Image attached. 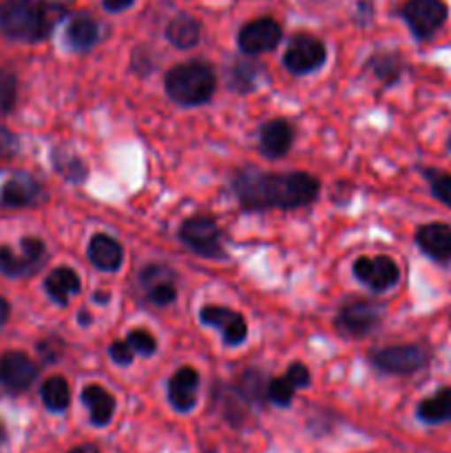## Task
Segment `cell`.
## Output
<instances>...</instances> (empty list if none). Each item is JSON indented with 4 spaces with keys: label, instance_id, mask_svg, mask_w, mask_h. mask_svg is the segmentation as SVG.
<instances>
[{
    "label": "cell",
    "instance_id": "1",
    "mask_svg": "<svg viewBox=\"0 0 451 453\" xmlns=\"http://www.w3.org/2000/svg\"><path fill=\"white\" fill-rule=\"evenodd\" d=\"M234 197L243 211H294L318 197L321 181L310 173H261L243 168L233 180Z\"/></svg>",
    "mask_w": 451,
    "mask_h": 453
},
{
    "label": "cell",
    "instance_id": "2",
    "mask_svg": "<svg viewBox=\"0 0 451 453\" xmlns=\"http://www.w3.org/2000/svg\"><path fill=\"white\" fill-rule=\"evenodd\" d=\"M166 93L180 106H202L217 88V75L208 62L190 60L172 66L166 73Z\"/></svg>",
    "mask_w": 451,
    "mask_h": 453
},
{
    "label": "cell",
    "instance_id": "3",
    "mask_svg": "<svg viewBox=\"0 0 451 453\" xmlns=\"http://www.w3.org/2000/svg\"><path fill=\"white\" fill-rule=\"evenodd\" d=\"M53 27L47 4L40 0H3L0 3V31L13 40L38 42L47 38Z\"/></svg>",
    "mask_w": 451,
    "mask_h": 453
},
{
    "label": "cell",
    "instance_id": "4",
    "mask_svg": "<svg viewBox=\"0 0 451 453\" xmlns=\"http://www.w3.org/2000/svg\"><path fill=\"white\" fill-rule=\"evenodd\" d=\"M180 242L203 259H226L221 230L210 217H190L181 224Z\"/></svg>",
    "mask_w": 451,
    "mask_h": 453
},
{
    "label": "cell",
    "instance_id": "5",
    "mask_svg": "<svg viewBox=\"0 0 451 453\" xmlns=\"http://www.w3.org/2000/svg\"><path fill=\"white\" fill-rule=\"evenodd\" d=\"M383 305L374 301H349L340 308L334 326L336 332L345 339H365L383 323Z\"/></svg>",
    "mask_w": 451,
    "mask_h": 453
},
{
    "label": "cell",
    "instance_id": "6",
    "mask_svg": "<svg viewBox=\"0 0 451 453\" xmlns=\"http://www.w3.org/2000/svg\"><path fill=\"white\" fill-rule=\"evenodd\" d=\"M47 259V248L40 239L25 237L20 242V252L9 246H0V273L9 279H20L35 274Z\"/></svg>",
    "mask_w": 451,
    "mask_h": 453
},
{
    "label": "cell",
    "instance_id": "7",
    "mask_svg": "<svg viewBox=\"0 0 451 453\" xmlns=\"http://www.w3.org/2000/svg\"><path fill=\"white\" fill-rule=\"evenodd\" d=\"M370 358L385 374L407 376L427 365L429 352L423 345H392V348L376 349Z\"/></svg>",
    "mask_w": 451,
    "mask_h": 453
},
{
    "label": "cell",
    "instance_id": "8",
    "mask_svg": "<svg viewBox=\"0 0 451 453\" xmlns=\"http://www.w3.org/2000/svg\"><path fill=\"white\" fill-rule=\"evenodd\" d=\"M325 44L321 42L318 38L308 34H301L296 35L294 40L290 42L287 47L286 56H283V65L290 73L296 75H305V73H312V71L321 69L325 65Z\"/></svg>",
    "mask_w": 451,
    "mask_h": 453
},
{
    "label": "cell",
    "instance_id": "9",
    "mask_svg": "<svg viewBox=\"0 0 451 453\" xmlns=\"http://www.w3.org/2000/svg\"><path fill=\"white\" fill-rule=\"evenodd\" d=\"M175 279V273H172L168 265L153 264L146 265V268L141 270L140 277H137V283H140L141 295H144V299L149 301L150 305L164 308V305L175 303L177 299Z\"/></svg>",
    "mask_w": 451,
    "mask_h": 453
},
{
    "label": "cell",
    "instance_id": "10",
    "mask_svg": "<svg viewBox=\"0 0 451 453\" xmlns=\"http://www.w3.org/2000/svg\"><path fill=\"white\" fill-rule=\"evenodd\" d=\"M354 277L371 292H385L401 279V270L389 257H358L352 268Z\"/></svg>",
    "mask_w": 451,
    "mask_h": 453
},
{
    "label": "cell",
    "instance_id": "11",
    "mask_svg": "<svg viewBox=\"0 0 451 453\" xmlns=\"http://www.w3.org/2000/svg\"><path fill=\"white\" fill-rule=\"evenodd\" d=\"M402 18L416 38H429L447 20V7L442 0H409L402 7Z\"/></svg>",
    "mask_w": 451,
    "mask_h": 453
},
{
    "label": "cell",
    "instance_id": "12",
    "mask_svg": "<svg viewBox=\"0 0 451 453\" xmlns=\"http://www.w3.org/2000/svg\"><path fill=\"white\" fill-rule=\"evenodd\" d=\"M38 376V367L25 352H4L0 357V388L4 392L22 394Z\"/></svg>",
    "mask_w": 451,
    "mask_h": 453
},
{
    "label": "cell",
    "instance_id": "13",
    "mask_svg": "<svg viewBox=\"0 0 451 453\" xmlns=\"http://www.w3.org/2000/svg\"><path fill=\"white\" fill-rule=\"evenodd\" d=\"M199 321L203 326H210L215 330L221 332V339L226 345L234 348V345H241L248 339V323L234 310L224 308V305H206V308L199 310Z\"/></svg>",
    "mask_w": 451,
    "mask_h": 453
},
{
    "label": "cell",
    "instance_id": "14",
    "mask_svg": "<svg viewBox=\"0 0 451 453\" xmlns=\"http://www.w3.org/2000/svg\"><path fill=\"white\" fill-rule=\"evenodd\" d=\"M281 25H279L274 18H259V20H252L239 31V49L243 53H268L281 42Z\"/></svg>",
    "mask_w": 451,
    "mask_h": 453
},
{
    "label": "cell",
    "instance_id": "15",
    "mask_svg": "<svg viewBox=\"0 0 451 453\" xmlns=\"http://www.w3.org/2000/svg\"><path fill=\"white\" fill-rule=\"evenodd\" d=\"M199 374L195 367H180L168 380V403L180 414H188L197 405Z\"/></svg>",
    "mask_w": 451,
    "mask_h": 453
},
{
    "label": "cell",
    "instance_id": "16",
    "mask_svg": "<svg viewBox=\"0 0 451 453\" xmlns=\"http://www.w3.org/2000/svg\"><path fill=\"white\" fill-rule=\"evenodd\" d=\"M42 197V186L27 173H18L7 180L0 188V206L4 208H27L38 203Z\"/></svg>",
    "mask_w": 451,
    "mask_h": 453
},
{
    "label": "cell",
    "instance_id": "17",
    "mask_svg": "<svg viewBox=\"0 0 451 453\" xmlns=\"http://www.w3.org/2000/svg\"><path fill=\"white\" fill-rule=\"evenodd\" d=\"M292 142H294V128L287 119H270L261 127L259 131V150L264 157L268 159H279L292 149Z\"/></svg>",
    "mask_w": 451,
    "mask_h": 453
},
{
    "label": "cell",
    "instance_id": "18",
    "mask_svg": "<svg viewBox=\"0 0 451 453\" xmlns=\"http://www.w3.org/2000/svg\"><path fill=\"white\" fill-rule=\"evenodd\" d=\"M416 246L429 259L445 264L451 261V226L449 224H424L416 233Z\"/></svg>",
    "mask_w": 451,
    "mask_h": 453
},
{
    "label": "cell",
    "instance_id": "19",
    "mask_svg": "<svg viewBox=\"0 0 451 453\" xmlns=\"http://www.w3.org/2000/svg\"><path fill=\"white\" fill-rule=\"evenodd\" d=\"M88 259L102 273H118L124 261V248L109 234H93L88 242Z\"/></svg>",
    "mask_w": 451,
    "mask_h": 453
},
{
    "label": "cell",
    "instance_id": "20",
    "mask_svg": "<svg viewBox=\"0 0 451 453\" xmlns=\"http://www.w3.org/2000/svg\"><path fill=\"white\" fill-rule=\"evenodd\" d=\"M82 403L87 405L91 425L104 427L111 423L115 414V398L102 385H87L82 392Z\"/></svg>",
    "mask_w": 451,
    "mask_h": 453
},
{
    "label": "cell",
    "instance_id": "21",
    "mask_svg": "<svg viewBox=\"0 0 451 453\" xmlns=\"http://www.w3.org/2000/svg\"><path fill=\"white\" fill-rule=\"evenodd\" d=\"M44 290H47L49 299L57 305L69 303V296L78 295L82 290V283L75 270L71 268H56L44 281Z\"/></svg>",
    "mask_w": 451,
    "mask_h": 453
},
{
    "label": "cell",
    "instance_id": "22",
    "mask_svg": "<svg viewBox=\"0 0 451 453\" xmlns=\"http://www.w3.org/2000/svg\"><path fill=\"white\" fill-rule=\"evenodd\" d=\"M100 40V27L87 13H78L66 25V42L75 51H87Z\"/></svg>",
    "mask_w": 451,
    "mask_h": 453
},
{
    "label": "cell",
    "instance_id": "23",
    "mask_svg": "<svg viewBox=\"0 0 451 453\" xmlns=\"http://www.w3.org/2000/svg\"><path fill=\"white\" fill-rule=\"evenodd\" d=\"M416 416H418V420H423L424 425L451 423V388L438 389L433 396L420 401Z\"/></svg>",
    "mask_w": 451,
    "mask_h": 453
},
{
    "label": "cell",
    "instance_id": "24",
    "mask_svg": "<svg viewBox=\"0 0 451 453\" xmlns=\"http://www.w3.org/2000/svg\"><path fill=\"white\" fill-rule=\"evenodd\" d=\"M199 34H202V27L188 13H180L177 18H172L166 27V38L168 42L175 44L177 49H190L199 42Z\"/></svg>",
    "mask_w": 451,
    "mask_h": 453
},
{
    "label": "cell",
    "instance_id": "25",
    "mask_svg": "<svg viewBox=\"0 0 451 453\" xmlns=\"http://www.w3.org/2000/svg\"><path fill=\"white\" fill-rule=\"evenodd\" d=\"M40 398H42L44 407H47L49 411L60 414V411H65L71 403L69 383H66L62 376H51V379L44 380L42 388H40Z\"/></svg>",
    "mask_w": 451,
    "mask_h": 453
},
{
    "label": "cell",
    "instance_id": "26",
    "mask_svg": "<svg viewBox=\"0 0 451 453\" xmlns=\"http://www.w3.org/2000/svg\"><path fill=\"white\" fill-rule=\"evenodd\" d=\"M239 392H241L243 401L264 403L268 398V383H264V376L259 372L250 370L239 380Z\"/></svg>",
    "mask_w": 451,
    "mask_h": 453
},
{
    "label": "cell",
    "instance_id": "27",
    "mask_svg": "<svg viewBox=\"0 0 451 453\" xmlns=\"http://www.w3.org/2000/svg\"><path fill=\"white\" fill-rule=\"evenodd\" d=\"M256 78H259V66L252 62H239L230 69V87L234 91H252L256 87Z\"/></svg>",
    "mask_w": 451,
    "mask_h": 453
},
{
    "label": "cell",
    "instance_id": "28",
    "mask_svg": "<svg viewBox=\"0 0 451 453\" xmlns=\"http://www.w3.org/2000/svg\"><path fill=\"white\" fill-rule=\"evenodd\" d=\"M370 69L374 71L376 78L385 84L396 82L398 75H401V62H398L396 56H389V53H383V56L371 58Z\"/></svg>",
    "mask_w": 451,
    "mask_h": 453
},
{
    "label": "cell",
    "instance_id": "29",
    "mask_svg": "<svg viewBox=\"0 0 451 453\" xmlns=\"http://www.w3.org/2000/svg\"><path fill=\"white\" fill-rule=\"evenodd\" d=\"M294 392H296V385L292 383L287 376L268 380V401L274 403L277 407H290L292 398H294Z\"/></svg>",
    "mask_w": 451,
    "mask_h": 453
},
{
    "label": "cell",
    "instance_id": "30",
    "mask_svg": "<svg viewBox=\"0 0 451 453\" xmlns=\"http://www.w3.org/2000/svg\"><path fill=\"white\" fill-rule=\"evenodd\" d=\"M124 341H126L128 348L133 349V354H140V357H153V354L157 352V339H155L149 330H144V327L131 330Z\"/></svg>",
    "mask_w": 451,
    "mask_h": 453
},
{
    "label": "cell",
    "instance_id": "31",
    "mask_svg": "<svg viewBox=\"0 0 451 453\" xmlns=\"http://www.w3.org/2000/svg\"><path fill=\"white\" fill-rule=\"evenodd\" d=\"M56 168L62 173V177L69 181H73V184H80V181L87 180V164L82 162L80 157H75V155H69V157H60V155H56Z\"/></svg>",
    "mask_w": 451,
    "mask_h": 453
},
{
    "label": "cell",
    "instance_id": "32",
    "mask_svg": "<svg viewBox=\"0 0 451 453\" xmlns=\"http://www.w3.org/2000/svg\"><path fill=\"white\" fill-rule=\"evenodd\" d=\"M18 80L11 71H0V115H7L16 106Z\"/></svg>",
    "mask_w": 451,
    "mask_h": 453
},
{
    "label": "cell",
    "instance_id": "33",
    "mask_svg": "<svg viewBox=\"0 0 451 453\" xmlns=\"http://www.w3.org/2000/svg\"><path fill=\"white\" fill-rule=\"evenodd\" d=\"M432 193L438 202L451 208V173H436V171H424Z\"/></svg>",
    "mask_w": 451,
    "mask_h": 453
},
{
    "label": "cell",
    "instance_id": "34",
    "mask_svg": "<svg viewBox=\"0 0 451 453\" xmlns=\"http://www.w3.org/2000/svg\"><path fill=\"white\" fill-rule=\"evenodd\" d=\"M109 354H111V358H113L115 365H119V367L131 365L133 358H135V354H133V349L128 348L126 341H115V343L109 348Z\"/></svg>",
    "mask_w": 451,
    "mask_h": 453
},
{
    "label": "cell",
    "instance_id": "35",
    "mask_svg": "<svg viewBox=\"0 0 451 453\" xmlns=\"http://www.w3.org/2000/svg\"><path fill=\"white\" fill-rule=\"evenodd\" d=\"M286 376L296 385V389L308 388L310 385V370L303 365V363H292V365L287 367Z\"/></svg>",
    "mask_w": 451,
    "mask_h": 453
},
{
    "label": "cell",
    "instance_id": "36",
    "mask_svg": "<svg viewBox=\"0 0 451 453\" xmlns=\"http://www.w3.org/2000/svg\"><path fill=\"white\" fill-rule=\"evenodd\" d=\"M133 3H135V0H104V7L109 9V12H122V9L131 7Z\"/></svg>",
    "mask_w": 451,
    "mask_h": 453
},
{
    "label": "cell",
    "instance_id": "37",
    "mask_svg": "<svg viewBox=\"0 0 451 453\" xmlns=\"http://www.w3.org/2000/svg\"><path fill=\"white\" fill-rule=\"evenodd\" d=\"M9 312H11V310H9L7 299H3V296H0V326H4V323H7Z\"/></svg>",
    "mask_w": 451,
    "mask_h": 453
},
{
    "label": "cell",
    "instance_id": "38",
    "mask_svg": "<svg viewBox=\"0 0 451 453\" xmlns=\"http://www.w3.org/2000/svg\"><path fill=\"white\" fill-rule=\"evenodd\" d=\"M66 453H100V449H97L96 445H91V442H88V445H80V447H73V449H71V451H66Z\"/></svg>",
    "mask_w": 451,
    "mask_h": 453
},
{
    "label": "cell",
    "instance_id": "39",
    "mask_svg": "<svg viewBox=\"0 0 451 453\" xmlns=\"http://www.w3.org/2000/svg\"><path fill=\"white\" fill-rule=\"evenodd\" d=\"M4 441H7V429H4V425L0 423V445H3Z\"/></svg>",
    "mask_w": 451,
    "mask_h": 453
},
{
    "label": "cell",
    "instance_id": "40",
    "mask_svg": "<svg viewBox=\"0 0 451 453\" xmlns=\"http://www.w3.org/2000/svg\"><path fill=\"white\" fill-rule=\"evenodd\" d=\"M96 301H97V303H106V301H109V295H100V292H97Z\"/></svg>",
    "mask_w": 451,
    "mask_h": 453
},
{
    "label": "cell",
    "instance_id": "41",
    "mask_svg": "<svg viewBox=\"0 0 451 453\" xmlns=\"http://www.w3.org/2000/svg\"><path fill=\"white\" fill-rule=\"evenodd\" d=\"M449 150H451V140H449Z\"/></svg>",
    "mask_w": 451,
    "mask_h": 453
}]
</instances>
